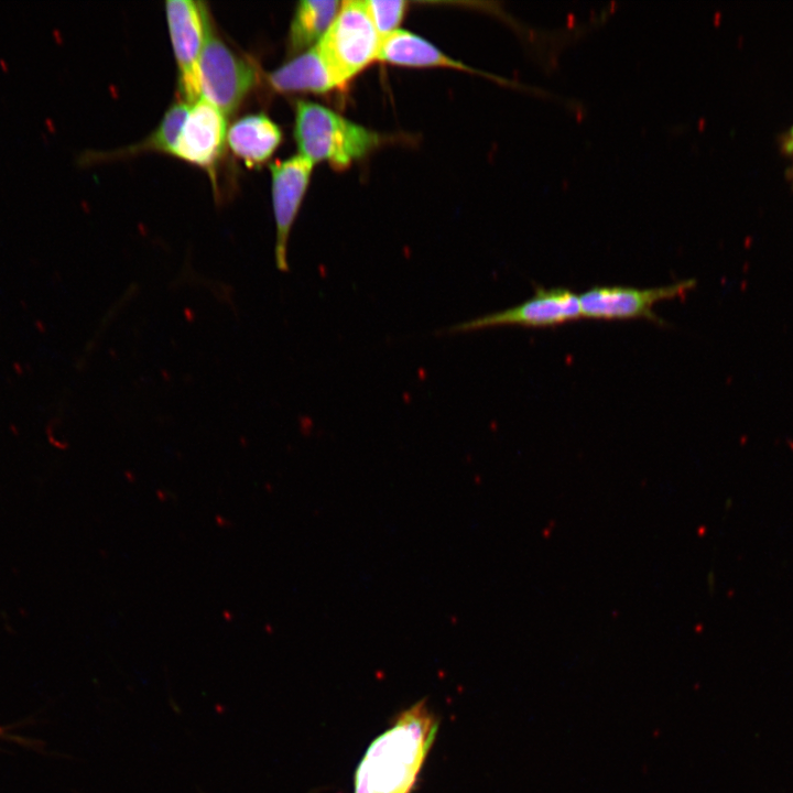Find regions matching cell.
Returning a JSON list of instances; mask_svg holds the SVG:
<instances>
[{
	"instance_id": "5b68a950",
	"label": "cell",
	"mask_w": 793,
	"mask_h": 793,
	"mask_svg": "<svg viewBox=\"0 0 793 793\" xmlns=\"http://www.w3.org/2000/svg\"><path fill=\"white\" fill-rule=\"evenodd\" d=\"M166 21L178 69L181 99L194 104L200 98L198 68L210 17L200 1L165 2Z\"/></svg>"
},
{
	"instance_id": "8992f818",
	"label": "cell",
	"mask_w": 793,
	"mask_h": 793,
	"mask_svg": "<svg viewBox=\"0 0 793 793\" xmlns=\"http://www.w3.org/2000/svg\"><path fill=\"white\" fill-rule=\"evenodd\" d=\"M579 317V296L572 290L539 287L531 298L515 306L461 322L442 333H469L499 326L551 327Z\"/></svg>"
},
{
	"instance_id": "5bb4252c",
	"label": "cell",
	"mask_w": 793,
	"mask_h": 793,
	"mask_svg": "<svg viewBox=\"0 0 793 793\" xmlns=\"http://www.w3.org/2000/svg\"><path fill=\"white\" fill-rule=\"evenodd\" d=\"M191 105L178 99L165 111L157 127L141 142L113 153L110 156H123L156 151L173 155L177 137L188 113Z\"/></svg>"
},
{
	"instance_id": "30bf717a",
	"label": "cell",
	"mask_w": 793,
	"mask_h": 793,
	"mask_svg": "<svg viewBox=\"0 0 793 793\" xmlns=\"http://www.w3.org/2000/svg\"><path fill=\"white\" fill-rule=\"evenodd\" d=\"M267 80L273 90L283 94L341 90L316 45L270 72Z\"/></svg>"
},
{
	"instance_id": "52a82bcc",
	"label": "cell",
	"mask_w": 793,
	"mask_h": 793,
	"mask_svg": "<svg viewBox=\"0 0 793 793\" xmlns=\"http://www.w3.org/2000/svg\"><path fill=\"white\" fill-rule=\"evenodd\" d=\"M695 284V280H684L648 289L595 286L578 295L582 317L608 321L644 318L662 323L653 311L654 306L662 301L683 296Z\"/></svg>"
},
{
	"instance_id": "3957f363",
	"label": "cell",
	"mask_w": 793,
	"mask_h": 793,
	"mask_svg": "<svg viewBox=\"0 0 793 793\" xmlns=\"http://www.w3.org/2000/svg\"><path fill=\"white\" fill-rule=\"evenodd\" d=\"M382 37L373 26L363 1H344L322 40L316 44L341 90L378 61Z\"/></svg>"
},
{
	"instance_id": "9a60e30c",
	"label": "cell",
	"mask_w": 793,
	"mask_h": 793,
	"mask_svg": "<svg viewBox=\"0 0 793 793\" xmlns=\"http://www.w3.org/2000/svg\"><path fill=\"white\" fill-rule=\"evenodd\" d=\"M367 13L381 37L399 30V25L404 19L408 2L403 0L383 1L368 0L363 1Z\"/></svg>"
},
{
	"instance_id": "9c48e42d",
	"label": "cell",
	"mask_w": 793,
	"mask_h": 793,
	"mask_svg": "<svg viewBox=\"0 0 793 793\" xmlns=\"http://www.w3.org/2000/svg\"><path fill=\"white\" fill-rule=\"evenodd\" d=\"M227 131L226 116L200 97L189 107L173 156L211 173L224 154Z\"/></svg>"
},
{
	"instance_id": "7a4b0ae2",
	"label": "cell",
	"mask_w": 793,
	"mask_h": 793,
	"mask_svg": "<svg viewBox=\"0 0 793 793\" xmlns=\"http://www.w3.org/2000/svg\"><path fill=\"white\" fill-rule=\"evenodd\" d=\"M294 139L298 154L311 161L327 162L344 171L376 150L382 137L311 100H297Z\"/></svg>"
},
{
	"instance_id": "2e32d148",
	"label": "cell",
	"mask_w": 793,
	"mask_h": 793,
	"mask_svg": "<svg viewBox=\"0 0 793 793\" xmlns=\"http://www.w3.org/2000/svg\"><path fill=\"white\" fill-rule=\"evenodd\" d=\"M783 149H784L785 153L792 160V178H793V126L787 131V133L784 135Z\"/></svg>"
},
{
	"instance_id": "277c9868",
	"label": "cell",
	"mask_w": 793,
	"mask_h": 793,
	"mask_svg": "<svg viewBox=\"0 0 793 793\" xmlns=\"http://www.w3.org/2000/svg\"><path fill=\"white\" fill-rule=\"evenodd\" d=\"M258 78L256 65L229 47L210 21L198 68L200 97L227 117L240 107Z\"/></svg>"
},
{
	"instance_id": "ba28073f",
	"label": "cell",
	"mask_w": 793,
	"mask_h": 793,
	"mask_svg": "<svg viewBox=\"0 0 793 793\" xmlns=\"http://www.w3.org/2000/svg\"><path fill=\"white\" fill-rule=\"evenodd\" d=\"M314 164L297 154L270 164L272 206L275 221L276 268L289 271L287 246L291 230L309 185Z\"/></svg>"
},
{
	"instance_id": "7c38bea8",
	"label": "cell",
	"mask_w": 793,
	"mask_h": 793,
	"mask_svg": "<svg viewBox=\"0 0 793 793\" xmlns=\"http://www.w3.org/2000/svg\"><path fill=\"white\" fill-rule=\"evenodd\" d=\"M378 61L403 67H443L464 72L471 69L443 53L420 35L397 30L382 37Z\"/></svg>"
},
{
	"instance_id": "8fae6325",
	"label": "cell",
	"mask_w": 793,
	"mask_h": 793,
	"mask_svg": "<svg viewBox=\"0 0 793 793\" xmlns=\"http://www.w3.org/2000/svg\"><path fill=\"white\" fill-rule=\"evenodd\" d=\"M281 128L265 113H249L237 119L227 131L231 152L249 167L265 163L280 146Z\"/></svg>"
},
{
	"instance_id": "6da1fadb",
	"label": "cell",
	"mask_w": 793,
	"mask_h": 793,
	"mask_svg": "<svg viewBox=\"0 0 793 793\" xmlns=\"http://www.w3.org/2000/svg\"><path fill=\"white\" fill-rule=\"evenodd\" d=\"M437 729L425 700L403 710L367 749L355 773L354 793H410Z\"/></svg>"
},
{
	"instance_id": "4fadbf2b",
	"label": "cell",
	"mask_w": 793,
	"mask_h": 793,
	"mask_svg": "<svg viewBox=\"0 0 793 793\" xmlns=\"http://www.w3.org/2000/svg\"><path fill=\"white\" fill-rule=\"evenodd\" d=\"M341 2L303 0L294 10L287 34V55L295 56L315 46L334 21Z\"/></svg>"
}]
</instances>
